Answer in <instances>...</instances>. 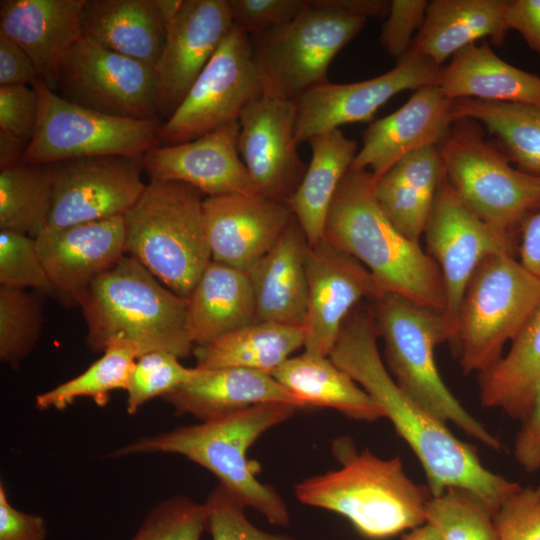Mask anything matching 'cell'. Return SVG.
<instances>
[{
    "instance_id": "37",
    "label": "cell",
    "mask_w": 540,
    "mask_h": 540,
    "mask_svg": "<svg viewBox=\"0 0 540 540\" xmlns=\"http://www.w3.org/2000/svg\"><path fill=\"white\" fill-rule=\"evenodd\" d=\"M52 199L50 164L19 162L0 169V230L36 238L47 228Z\"/></svg>"
},
{
    "instance_id": "42",
    "label": "cell",
    "mask_w": 540,
    "mask_h": 540,
    "mask_svg": "<svg viewBox=\"0 0 540 540\" xmlns=\"http://www.w3.org/2000/svg\"><path fill=\"white\" fill-rule=\"evenodd\" d=\"M207 526L205 503L178 495L156 504L130 540H200Z\"/></svg>"
},
{
    "instance_id": "19",
    "label": "cell",
    "mask_w": 540,
    "mask_h": 540,
    "mask_svg": "<svg viewBox=\"0 0 540 540\" xmlns=\"http://www.w3.org/2000/svg\"><path fill=\"white\" fill-rule=\"evenodd\" d=\"M296 101L263 95L239 119L238 151L256 193L287 203L308 164L297 152Z\"/></svg>"
},
{
    "instance_id": "49",
    "label": "cell",
    "mask_w": 540,
    "mask_h": 540,
    "mask_svg": "<svg viewBox=\"0 0 540 540\" xmlns=\"http://www.w3.org/2000/svg\"><path fill=\"white\" fill-rule=\"evenodd\" d=\"M44 518L16 509L9 501L3 483L0 485V540H46Z\"/></svg>"
},
{
    "instance_id": "41",
    "label": "cell",
    "mask_w": 540,
    "mask_h": 540,
    "mask_svg": "<svg viewBox=\"0 0 540 540\" xmlns=\"http://www.w3.org/2000/svg\"><path fill=\"white\" fill-rule=\"evenodd\" d=\"M179 357L166 351H153L137 358L127 387V413L133 415L155 397H164L191 380L198 368L183 366Z\"/></svg>"
},
{
    "instance_id": "20",
    "label": "cell",
    "mask_w": 540,
    "mask_h": 540,
    "mask_svg": "<svg viewBox=\"0 0 540 540\" xmlns=\"http://www.w3.org/2000/svg\"><path fill=\"white\" fill-rule=\"evenodd\" d=\"M35 240L52 297L66 307L79 306L90 285L127 255L123 216L46 228Z\"/></svg>"
},
{
    "instance_id": "47",
    "label": "cell",
    "mask_w": 540,
    "mask_h": 540,
    "mask_svg": "<svg viewBox=\"0 0 540 540\" xmlns=\"http://www.w3.org/2000/svg\"><path fill=\"white\" fill-rule=\"evenodd\" d=\"M429 1L392 0L383 23L379 42L397 60L406 56L422 27Z\"/></svg>"
},
{
    "instance_id": "17",
    "label": "cell",
    "mask_w": 540,
    "mask_h": 540,
    "mask_svg": "<svg viewBox=\"0 0 540 540\" xmlns=\"http://www.w3.org/2000/svg\"><path fill=\"white\" fill-rule=\"evenodd\" d=\"M305 271L308 296L303 348L329 356L355 305L384 292L360 261L324 238L308 245Z\"/></svg>"
},
{
    "instance_id": "34",
    "label": "cell",
    "mask_w": 540,
    "mask_h": 540,
    "mask_svg": "<svg viewBox=\"0 0 540 540\" xmlns=\"http://www.w3.org/2000/svg\"><path fill=\"white\" fill-rule=\"evenodd\" d=\"M303 326L254 322L213 341L194 346L200 369L245 368L272 374L304 347Z\"/></svg>"
},
{
    "instance_id": "16",
    "label": "cell",
    "mask_w": 540,
    "mask_h": 540,
    "mask_svg": "<svg viewBox=\"0 0 540 540\" xmlns=\"http://www.w3.org/2000/svg\"><path fill=\"white\" fill-rule=\"evenodd\" d=\"M440 69L423 57L407 54L393 69L374 78L345 84L328 81L309 89L295 100L296 143L346 124L372 120L393 96L436 84Z\"/></svg>"
},
{
    "instance_id": "9",
    "label": "cell",
    "mask_w": 540,
    "mask_h": 540,
    "mask_svg": "<svg viewBox=\"0 0 540 540\" xmlns=\"http://www.w3.org/2000/svg\"><path fill=\"white\" fill-rule=\"evenodd\" d=\"M540 306V280L514 255H493L472 274L456 320L455 346L465 374L483 373Z\"/></svg>"
},
{
    "instance_id": "35",
    "label": "cell",
    "mask_w": 540,
    "mask_h": 540,
    "mask_svg": "<svg viewBox=\"0 0 540 540\" xmlns=\"http://www.w3.org/2000/svg\"><path fill=\"white\" fill-rule=\"evenodd\" d=\"M480 375V402L523 419L540 386V306L512 340L508 352Z\"/></svg>"
},
{
    "instance_id": "26",
    "label": "cell",
    "mask_w": 540,
    "mask_h": 540,
    "mask_svg": "<svg viewBox=\"0 0 540 540\" xmlns=\"http://www.w3.org/2000/svg\"><path fill=\"white\" fill-rule=\"evenodd\" d=\"M307 247L306 236L293 217L275 245L247 271L256 322L303 326L308 296Z\"/></svg>"
},
{
    "instance_id": "43",
    "label": "cell",
    "mask_w": 540,
    "mask_h": 540,
    "mask_svg": "<svg viewBox=\"0 0 540 540\" xmlns=\"http://www.w3.org/2000/svg\"><path fill=\"white\" fill-rule=\"evenodd\" d=\"M0 286L31 289L52 297V287L34 237L0 230Z\"/></svg>"
},
{
    "instance_id": "2",
    "label": "cell",
    "mask_w": 540,
    "mask_h": 540,
    "mask_svg": "<svg viewBox=\"0 0 540 540\" xmlns=\"http://www.w3.org/2000/svg\"><path fill=\"white\" fill-rule=\"evenodd\" d=\"M323 238L360 261L384 293L446 311L437 263L386 216L370 171L349 169L345 174L330 205Z\"/></svg>"
},
{
    "instance_id": "13",
    "label": "cell",
    "mask_w": 540,
    "mask_h": 540,
    "mask_svg": "<svg viewBox=\"0 0 540 540\" xmlns=\"http://www.w3.org/2000/svg\"><path fill=\"white\" fill-rule=\"evenodd\" d=\"M54 92L107 115L161 121L153 67L82 38L62 61Z\"/></svg>"
},
{
    "instance_id": "14",
    "label": "cell",
    "mask_w": 540,
    "mask_h": 540,
    "mask_svg": "<svg viewBox=\"0 0 540 540\" xmlns=\"http://www.w3.org/2000/svg\"><path fill=\"white\" fill-rule=\"evenodd\" d=\"M142 157L103 155L50 164L53 199L47 228L124 216L147 186Z\"/></svg>"
},
{
    "instance_id": "1",
    "label": "cell",
    "mask_w": 540,
    "mask_h": 540,
    "mask_svg": "<svg viewBox=\"0 0 540 540\" xmlns=\"http://www.w3.org/2000/svg\"><path fill=\"white\" fill-rule=\"evenodd\" d=\"M378 337L374 315L355 312L345 320L329 357L382 408L418 458L432 496L466 489L496 513L521 486L486 468L472 446L399 387L381 359Z\"/></svg>"
},
{
    "instance_id": "53",
    "label": "cell",
    "mask_w": 540,
    "mask_h": 540,
    "mask_svg": "<svg viewBox=\"0 0 540 540\" xmlns=\"http://www.w3.org/2000/svg\"><path fill=\"white\" fill-rule=\"evenodd\" d=\"M519 243V261L540 280V209L523 223Z\"/></svg>"
},
{
    "instance_id": "30",
    "label": "cell",
    "mask_w": 540,
    "mask_h": 540,
    "mask_svg": "<svg viewBox=\"0 0 540 540\" xmlns=\"http://www.w3.org/2000/svg\"><path fill=\"white\" fill-rule=\"evenodd\" d=\"M444 179L437 146H429L405 156L383 175L374 177V192L393 225L407 238L419 242Z\"/></svg>"
},
{
    "instance_id": "18",
    "label": "cell",
    "mask_w": 540,
    "mask_h": 540,
    "mask_svg": "<svg viewBox=\"0 0 540 540\" xmlns=\"http://www.w3.org/2000/svg\"><path fill=\"white\" fill-rule=\"evenodd\" d=\"M233 28L227 0H182L154 65L159 117L168 120Z\"/></svg>"
},
{
    "instance_id": "5",
    "label": "cell",
    "mask_w": 540,
    "mask_h": 540,
    "mask_svg": "<svg viewBox=\"0 0 540 540\" xmlns=\"http://www.w3.org/2000/svg\"><path fill=\"white\" fill-rule=\"evenodd\" d=\"M303 504L345 517L364 537L387 539L426 523L432 495L412 481L400 456L382 459L368 449L346 456L339 469L294 485Z\"/></svg>"
},
{
    "instance_id": "23",
    "label": "cell",
    "mask_w": 540,
    "mask_h": 540,
    "mask_svg": "<svg viewBox=\"0 0 540 540\" xmlns=\"http://www.w3.org/2000/svg\"><path fill=\"white\" fill-rule=\"evenodd\" d=\"M454 122L452 100L437 84L423 86L396 111L363 131L362 146L350 169L369 168L377 178L405 156L437 146Z\"/></svg>"
},
{
    "instance_id": "44",
    "label": "cell",
    "mask_w": 540,
    "mask_h": 540,
    "mask_svg": "<svg viewBox=\"0 0 540 540\" xmlns=\"http://www.w3.org/2000/svg\"><path fill=\"white\" fill-rule=\"evenodd\" d=\"M205 506L213 540H294L253 525L245 515V504L221 484L208 496Z\"/></svg>"
},
{
    "instance_id": "52",
    "label": "cell",
    "mask_w": 540,
    "mask_h": 540,
    "mask_svg": "<svg viewBox=\"0 0 540 540\" xmlns=\"http://www.w3.org/2000/svg\"><path fill=\"white\" fill-rule=\"evenodd\" d=\"M505 19L540 58V0H508Z\"/></svg>"
},
{
    "instance_id": "4",
    "label": "cell",
    "mask_w": 540,
    "mask_h": 540,
    "mask_svg": "<svg viewBox=\"0 0 540 540\" xmlns=\"http://www.w3.org/2000/svg\"><path fill=\"white\" fill-rule=\"evenodd\" d=\"M79 307L87 325V346L95 353L115 342L135 346L140 356L166 351L186 358L193 353L187 299L129 255L90 285Z\"/></svg>"
},
{
    "instance_id": "51",
    "label": "cell",
    "mask_w": 540,
    "mask_h": 540,
    "mask_svg": "<svg viewBox=\"0 0 540 540\" xmlns=\"http://www.w3.org/2000/svg\"><path fill=\"white\" fill-rule=\"evenodd\" d=\"M514 456L526 471L540 470V386L528 413L522 419L515 440Z\"/></svg>"
},
{
    "instance_id": "33",
    "label": "cell",
    "mask_w": 540,
    "mask_h": 540,
    "mask_svg": "<svg viewBox=\"0 0 540 540\" xmlns=\"http://www.w3.org/2000/svg\"><path fill=\"white\" fill-rule=\"evenodd\" d=\"M312 157L295 192L287 201L308 245L323 239L334 195L358 152L357 143L334 129L308 141Z\"/></svg>"
},
{
    "instance_id": "21",
    "label": "cell",
    "mask_w": 540,
    "mask_h": 540,
    "mask_svg": "<svg viewBox=\"0 0 540 540\" xmlns=\"http://www.w3.org/2000/svg\"><path fill=\"white\" fill-rule=\"evenodd\" d=\"M239 121L176 145H157L142 157L150 180L188 184L206 196L256 193L238 151Z\"/></svg>"
},
{
    "instance_id": "40",
    "label": "cell",
    "mask_w": 540,
    "mask_h": 540,
    "mask_svg": "<svg viewBox=\"0 0 540 540\" xmlns=\"http://www.w3.org/2000/svg\"><path fill=\"white\" fill-rule=\"evenodd\" d=\"M495 513L477 495L449 488L432 496L426 510V523L441 540H497Z\"/></svg>"
},
{
    "instance_id": "11",
    "label": "cell",
    "mask_w": 540,
    "mask_h": 540,
    "mask_svg": "<svg viewBox=\"0 0 540 540\" xmlns=\"http://www.w3.org/2000/svg\"><path fill=\"white\" fill-rule=\"evenodd\" d=\"M39 117L22 162L52 164L103 155L143 156L159 145L160 120L120 118L97 112L59 96L43 80Z\"/></svg>"
},
{
    "instance_id": "24",
    "label": "cell",
    "mask_w": 540,
    "mask_h": 540,
    "mask_svg": "<svg viewBox=\"0 0 540 540\" xmlns=\"http://www.w3.org/2000/svg\"><path fill=\"white\" fill-rule=\"evenodd\" d=\"M85 1H0V31L30 56L41 79L53 91L62 61L81 39Z\"/></svg>"
},
{
    "instance_id": "31",
    "label": "cell",
    "mask_w": 540,
    "mask_h": 540,
    "mask_svg": "<svg viewBox=\"0 0 540 540\" xmlns=\"http://www.w3.org/2000/svg\"><path fill=\"white\" fill-rule=\"evenodd\" d=\"M256 322L247 272L211 261L187 298L186 328L194 346Z\"/></svg>"
},
{
    "instance_id": "15",
    "label": "cell",
    "mask_w": 540,
    "mask_h": 540,
    "mask_svg": "<svg viewBox=\"0 0 540 540\" xmlns=\"http://www.w3.org/2000/svg\"><path fill=\"white\" fill-rule=\"evenodd\" d=\"M424 235L427 253L442 274L445 314L456 339L457 314L472 274L490 256H515L516 237L493 228L478 217L459 198L446 177L437 192Z\"/></svg>"
},
{
    "instance_id": "10",
    "label": "cell",
    "mask_w": 540,
    "mask_h": 540,
    "mask_svg": "<svg viewBox=\"0 0 540 540\" xmlns=\"http://www.w3.org/2000/svg\"><path fill=\"white\" fill-rule=\"evenodd\" d=\"M367 20L307 0L304 10L289 23L249 35L264 95L295 101L328 82L330 63Z\"/></svg>"
},
{
    "instance_id": "29",
    "label": "cell",
    "mask_w": 540,
    "mask_h": 540,
    "mask_svg": "<svg viewBox=\"0 0 540 540\" xmlns=\"http://www.w3.org/2000/svg\"><path fill=\"white\" fill-rule=\"evenodd\" d=\"M436 84L450 100L540 106V76L506 62L486 41L457 52L440 69Z\"/></svg>"
},
{
    "instance_id": "7",
    "label": "cell",
    "mask_w": 540,
    "mask_h": 540,
    "mask_svg": "<svg viewBox=\"0 0 540 540\" xmlns=\"http://www.w3.org/2000/svg\"><path fill=\"white\" fill-rule=\"evenodd\" d=\"M203 195L182 182L149 180L123 216L127 255L185 299L212 261Z\"/></svg>"
},
{
    "instance_id": "48",
    "label": "cell",
    "mask_w": 540,
    "mask_h": 540,
    "mask_svg": "<svg viewBox=\"0 0 540 540\" xmlns=\"http://www.w3.org/2000/svg\"><path fill=\"white\" fill-rule=\"evenodd\" d=\"M39 94L33 86H0V131L30 143L39 117Z\"/></svg>"
},
{
    "instance_id": "22",
    "label": "cell",
    "mask_w": 540,
    "mask_h": 540,
    "mask_svg": "<svg viewBox=\"0 0 540 540\" xmlns=\"http://www.w3.org/2000/svg\"><path fill=\"white\" fill-rule=\"evenodd\" d=\"M203 214L212 260L245 272L294 217L286 203L258 193L206 196Z\"/></svg>"
},
{
    "instance_id": "50",
    "label": "cell",
    "mask_w": 540,
    "mask_h": 540,
    "mask_svg": "<svg viewBox=\"0 0 540 540\" xmlns=\"http://www.w3.org/2000/svg\"><path fill=\"white\" fill-rule=\"evenodd\" d=\"M42 80L30 56L0 31V86H34Z\"/></svg>"
},
{
    "instance_id": "8",
    "label": "cell",
    "mask_w": 540,
    "mask_h": 540,
    "mask_svg": "<svg viewBox=\"0 0 540 540\" xmlns=\"http://www.w3.org/2000/svg\"><path fill=\"white\" fill-rule=\"evenodd\" d=\"M437 149L454 191L493 228L515 236L540 209V176L513 166L478 122L456 120Z\"/></svg>"
},
{
    "instance_id": "27",
    "label": "cell",
    "mask_w": 540,
    "mask_h": 540,
    "mask_svg": "<svg viewBox=\"0 0 540 540\" xmlns=\"http://www.w3.org/2000/svg\"><path fill=\"white\" fill-rule=\"evenodd\" d=\"M508 0H432L408 54L438 67L479 39L502 45L508 33Z\"/></svg>"
},
{
    "instance_id": "54",
    "label": "cell",
    "mask_w": 540,
    "mask_h": 540,
    "mask_svg": "<svg viewBox=\"0 0 540 540\" xmlns=\"http://www.w3.org/2000/svg\"><path fill=\"white\" fill-rule=\"evenodd\" d=\"M319 6L334 8L344 12L369 17H386L390 1L386 0H310Z\"/></svg>"
},
{
    "instance_id": "36",
    "label": "cell",
    "mask_w": 540,
    "mask_h": 540,
    "mask_svg": "<svg viewBox=\"0 0 540 540\" xmlns=\"http://www.w3.org/2000/svg\"><path fill=\"white\" fill-rule=\"evenodd\" d=\"M454 121L471 119L488 130L511 163L519 170L540 176V106L452 100Z\"/></svg>"
},
{
    "instance_id": "45",
    "label": "cell",
    "mask_w": 540,
    "mask_h": 540,
    "mask_svg": "<svg viewBox=\"0 0 540 540\" xmlns=\"http://www.w3.org/2000/svg\"><path fill=\"white\" fill-rule=\"evenodd\" d=\"M497 540H540V486L520 487L494 516Z\"/></svg>"
},
{
    "instance_id": "55",
    "label": "cell",
    "mask_w": 540,
    "mask_h": 540,
    "mask_svg": "<svg viewBox=\"0 0 540 540\" xmlns=\"http://www.w3.org/2000/svg\"><path fill=\"white\" fill-rule=\"evenodd\" d=\"M28 146V141L0 131V169L22 162Z\"/></svg>"
},
{
    "instance_id": "6",
    "label": "cell",
    "mask_w": 540,
    "mask_h": 540,
    "mask_svg": "<svg viewBox=\"0 0 540 540\" xmlns=\"http://www.w3.org/2000/svg\"><path fill=\"white\" fill-rule=\"evenodd\" d=\"M375 301L374 318L385 344L387 369L410 397L444 422L454 423L489 448L502 449L500 440L451 393L435 361V348L455 335L445 312L385 292Z\"/></svg>"
},
{
    "instance_id": "46",
    "label": "cell",
    "mask_w": 540,
    "mask_h": 540,
    "mask_svg": "<svg viewBox=\"0 0 540 540\" xmlns=\"http://www.w3.org/2000/svg\"><path fill=\"white\" fill-rule=\"evenodd\" d=\"M233 26L248 35L262 33L292 21L307 0H227Z\"/></svg>"
},
{
    "instance_id": "25",
    "label": "cell",
    "mask_w": 540,
    "mask_h": 540,
    "mask_svg": "<svg viewBox=\"0 0 540 540\" xmlns=\"http://www.w3.org/2000/svg\"><path fill=\"white\" fill-rule=\"evenodd\" d=\"M162 399L177 415H191L202 422L265 403H287L304 408L272 375L234 367L198 368L191 380Z\"/></svg>"
},
{
    "instance_id": "38",
    "label": "cell",
    "mask_w": 540,
    "mask_h": 540,
    "mask_svg": "<svg viewBox=\"0 0 540 540\" xmlns=\"http://www.w3.org/2000/svg\"><path fill=\"white\" fill-rule=\"evenodd\" d=\"M138 357L140 353L135 346L112 343L84 372L38 394L35 406L41 410H63L76 399L87 397L104 407L113 391L127 390Z\"/></svg>"
},
{
    "instance_id": "56",
    "label": "cell",
    "mask_w": 540,
    "mask_h": 540,
    "mask_svg": "<svg viewBox=\"0 0 540 540\" xmlns=\"http://www.w3.org/2000/svg\"><path fill=\"white\" fill-rule=\"evenodd\" d=\"M401 540H441L437 531L428 523L410 530Z\"/></svg>"
},
{
    "instance_id": "28",
    "label": "cell",
    "mask_w": 540,
    "mask_h": 540,
    "mask_svg": "<svg viewBox=\"0 0 540 540\" xmlns=\"http://www.w3.org/2000/svg\"><path fill=\"white\" fill-rule=\"evenodd\" d=\"M159 0H86L81 38L107 50L156 64L165 42Z\"/></svg>"
},
{
    "instance_id": "39",
    "label": "cell",
    "mask_w": 540,
    "mask_h": 540,
    "mask_svg": "<svg viewBox=\"0 0 540 540\" xmlns=\"http://www.w3.org/2000/svg\"><path fill=\"white\" fill-rule=\"evenodd\" d=\"M44 295L0 286V359L17 369L36 347L43 329Z\"/></svg>"
},
{
    "instance_id": "12",
    "label": "cell",
    "mask_w": 540,
    "mask_h": 540,
    "mask_svg": "<svg viewBox=\"0 0 540 540\" xmlns=\"http://www.w3.org/2000/svg\"><path fill=\"white\" fill-rule=\"evenodd\" d=\"M264 95L250 36L233 26L181 105L159 128V145L189 142L230 122Z\"/></svg>"
},
{
    "instance_id": "32",
    "label": "cell",
    "mask_w": 540,
    "mask_h": 540,
    "mask_svg": "<svg viewBox=\"0 0 540 540\" xmlns=\"http://www.w3.org/2000/svg\"><path fill=\"white\" fill-rule=\"evenodd\" d=\"M271 375L304 407L331 408L367 422L385 417L373 397L329 356L304 351L287 359Z\"/></svg>"
},
{
    "instance_id": "3",
    "label": "cell",
    "mask_w": 540,
    "mask_h": 540,
    "mask_svg": "<svg viewBox=\"0 0 540 540\" xmlns=\"http://www.w3.org/2000/svg\"><path fill=\"white\" fill-rule=\"evenodd\" d=\"M297 408L287 403L254 405L215 420L141 437L112 456H184L213 473L246 507L255 509L274 525L286 526L290 520L286 503L273 487L258 480L259 465L248 459L247 452L262 434L288 420Z\"/></svg>"
}]
</instances>
